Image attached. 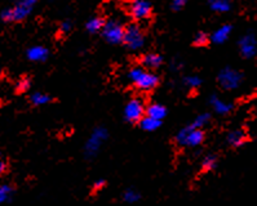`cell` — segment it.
<instances>
[{"label": "cell", "instance_id": "1", "mask_svg": "<svg viewBox=\"0 0 257 206\" xmlns=\"http://www.w3.org/2000/svg\"><path fill=\"white\" fill-rule=\"evenodd\" d=\"M39 0H16V3L10 8H6L0 13V18L7 24L22 22L33 13L34 8Z\"/></svg>", "mask_w": 257, "mask_h": 206}, {"label": "cell", "instance_id": "2", "mask_svg": "<svg viewBox=\"0 0 257 206\" xmlns=\"http://www.w3.org/2000/svg\"><path fill=\"white\" fill-rule=\"evenodd\" d=\"M128 79L136 86L137 89L143 92H149L155 89L161 82L159 76L150 72L145 67H135L128 72Z\"/></svg>", "mask_w": 257, "mask_h": 206}, {"label": "cell", "instance_id": "3", "mask_svg": "<svg viewBox=\"0 0 257 206\" xmlns=\"http://www.w3.org/2000/svg\"><path fill=\"white\" fill-rule=\"evenodd\" d=\"M204 140V132L203 129H198L191 125L182 128L179 133L176 134V142L180 146H188V147H197Z\"/></svg>", "mask_w": 257, "mask_h": 206}, {"label": "cell", "instance_id": "4", "mask_svg": "<svg viewBox=\"0 0 257 206\" xmlns=\"http://www.w3.org/2000/svg\"><path fill=\"white\" fill-rule=\"evenodd\" d=\"M243 74L233 67H225L218 72L217 82L225 90H235L243 82Z\"/></svg>", "mask_w": 257, "mask_h": 206}, {"label": "cell", "instance_id": "5", "mask_svg": "<svg viewBox=\"0 0 257 206\" xmlns=\"http://www.w3.org/2000/svg\"><path fill=\"white\" fill-rule=\"evenodd\" d=\"M109 133L106 130L105 128L98 126L96 128L92 134L89 136V138L87 140L84 146V154L88 158H96L97 154L100 152L101 147H102V143L107 140Z\"/></svg>", "mask_w": 257, "mask_h": 206}, {"label": "cell", "instance_id": "6", "mask_svg": "<svg viewBox=\"0 0 257 206\" xmlns=\"http://www.w3.org/2000/svg\"><path fill=\"white\" fill-rule=\"evenodd\" d=\"M123 44L131 50H139L145 44V35L139 24H128L124 31Z\"/></svg>", "mask_w": 257, "mask_h": 206}, {"label": "cell", "instance_id": "7", "mask_svg": "<svg viewBox=\"0 0 257 206\" xmlns=\"http://www.w3.org/2000/svg\"><path fill=\"white\" fill-rule=\"evenodd\" d=\"M124 31H125V28L120 22L116 21V20H109V21H105L101 34H102L103 39L109 44L116 46V44L123 42Z\"/></svg>", "mask_w": 257, "mask_h": 206}, {"label": "cell", "instance_id": "8", "mask_svg": "<svg viewBox=\"0 0 257 206\" xmlns=\"http://www.w3.org/2000/svg\"><path fill=\"white\" fill-rule=\"evenodd\" d=\"M145 106L144 102L140 98H134L125 104L124 108V118L131 124H136L140 122V120L145 116Z\"/></svg>", "mask_w": 257, "mask_h": 206}, {"label": "cell", "instance_id": "9", "mask_svg": "<svg viewBox=\"0 0 257 206\" xmlns=\"http://www.w3.org/2000/svg\"><path fill=\"white\" fill-rule=\"evenodd\" d=\"M153 13V6L149 0H134L130 6V16L135 21H145Z\"/></svg>", "mask_w": 257, "mask_h": 206}, {"label": "cell", "instance_id": "10", "mask_svg": "<svg viewBox=\"0 0 257 206\" xmlns=\"http://www.w3.org/2000/svg\"><path fill=\"white\" fill-rule=\"evenodd\" d=\"M238 46L243 58L251 60V58H253L257 54V39L252 32H248L245 35H243L239 39Z\"/></svg>", "mask_w": 257, "mask_h": 206}, {"label": "cell", "instance_id": "11", "mask_svg": "<svg viewBox=\"0 0 257 206\" xmlns=\"http://www.w3.org/2000/svg\"><path fill=\"white\" fill-rule=\"evenodd\" d=\"M209 104L213 108V111L216 114H218V115H227V114L233 111L234 107L233 103L224 100L222 98L218 97V96H215V94L211 96V98H209Z\"/></svg>", "mask_w": 257, "mask_h": 206}, {"label": "cell", "instance_id": "12", "mask_svg": "<svg viewBox=\"0 0 257 206\" xmlns=\"http://www.w3.org/2000/svg\"><path fill=\"white\" fill-rule=\"evenodd\" d=\"M26 57L29 61L31 62H44L48 60L49 57V49L47 46H31L26 52Z\"/></svg>", "mask_w": 257, "mask_h": 206}, {"label": "cell", "instance_id": "13", "mask_svg": "<svg viewBox=\"0 0 257 206\" xmlns=\"http://www.w3.org/2000/svg\"><path fill=\"white\" fill-rule=\"evenodd\" d=\"M231 31H233V26L231 24H222L218 28H216L212 35L209 36L212 42H215V44H224L227 39L231 35Z\"/></svg>", "mask_w": 257, "mask_h": 206}, {"label": "cell", "instance_id": "14", "mask_svg": "<svg viewBox=\"0 0 257 206\" xmlns=\"http://www.w3.org/2000/svg\"><path fill=\"white\" fill-rule=\"evenodd\" d=\"M141 64L149 70H155L163 64V57L158 53H149L141 58Z\"/></svg>", "mask_w": 257, "mask_h": 206}, {"label": "cell", "instance_id": "15", "mask_svg": "<svg viewBox=\"0 0 257 206\" xmlns=\"http://www.w3.org/2000/svg\"><path fill=\"white\" fill-rule=\"evenodd\" d=\"M226 140L231 147H240L247 142V134L240 129H235V130L230 132L226 136Z\"/></svg>", "mask_w": 257, "mask_h": 206}, {"label": "cell", "instance_id": "16", "mask_svg": "<svg viewBox=\"0 0 257 206\" xmlns=\"http://www.w3.org/2000/svg\"><path fill=\"white\" fill-rule=\"evenodd\" d=\"M139 124L143 130L155 132L157 129H159L162 126V120H158V118H152V116H149L145 114V116L140 120Z\"/></svg>", "mask_w": 257, "mask_h": 206}, {"label": "cell", "instance_id": "17", "mask_svg": "<svg viewBox=\"0 0 257 206\" xmlns=\"http://www.w3.org/2000/svg\"><path fill=\"white\" fill-rule=\"evenodd\" d=\"M211 10L216 13H226L233 6V0H208Z\"/></svg>", "mask_w": 257, "mask_h": 206}, {"label": "cell", "instance_id": "18", "mask_svg": "<svg viewBox=\"0 0 257 206\" xmlns=\"http://www.w3.org/2000/svg\"><path fill=\"white\" fill-rule=\"evenodd\" d=\"M103 24H105V20L100 16H94V17H91L88 20L87 24H85V28L89 34H97L102 31Z\"/></svg>", "mask_w": 257, "mask_h": 206}, {"label": "cell", "instance_id": "19", "mask_svg": "<svg viewBox=\"0 0 257 206\" xmlns=\"http://www.w3.org/2000/svg\"><path fill=\"white\" fill-rule=\"evenodd\" d=\"M146 115L152 116V118H158V120H162L167 116V108L161 104V103H153L146 108Z\"/></svg>", "mask_w": 257, "mask_h": 206}, {"label": "cell", "instance_id": "20", "mask_svg": "<svg viewBox=\"0 0 257 206\" xmlns=\"http://www.w3.org/2000/svg\"><path fill=\"white\" fill-rule=\"evenodd\" d=\"M30 102L33 106H44V104H48L52 102V97L49 94L35 92L30 96Z\"/></svg>", "mask_w": 257, "mask_h": 206}, {"label": "cell", "instance_id": "21", "mask_svg": "<svg viewBox=\"0 0 257 206\" xmlns=\"http://www.w3.org/2000/svg\"><path fill=\"white\" fill-rule=\"evenodd\" d=\"M217 165V158L213 154H208L206 158H203L202 161V170L203 172H211L213 170Z\"/></svg>", "mask_w": 257, "mask_h": 206}, {"label": "cell", "instance_id": "22", "mask_svg": "<svg viewBox=\"0 0 257 206\" xmlns=\"http://www.w3.org/2000/svg\"><path fill=\"white\" fill-rule=\"evenodd\" d=\"M211 120V115L209 114H202V115H198L197 118H194L193 122H191V126L198 128V129H203Z\"/></svg>", "mask_w": 257, "mask_h": 206}, {"label": "cell", "instance_id": "23", "mask_svg": "<svg viewBox=\"0 0 257 206\" xmlns=\"http://www.w3.org/2000/svg\"><path fill=\"white\" fill-rule=\"evenodd\" d=\"M31 88V79L28 76H22L21 79L16 84V92L17 93H26Z\"/></svg>", "mask_w": 257, "mask_h": 206}, {"label": "cell", "instance_id": "24", "mask_svg": "<svg viewBox=\"0 0 257 206\" xmlns=\"http://www.w3.org/2000/svg\"><path fill=\"white\" fill-rule=\"evenodd\" d=\"M184 84L186 85L188 88L195 89L202 85V79H200L199 76H197V75L186 76V78H184Z\"/></svg>", "mask_w": 257, "mask_h": 206}, {"label": "cell", "instance_id": "25", "mask_svg": "<svg viewBox=\"0 0 257 206\" xmlns=\"http://www.w3.org/2000/svg\"><path fill=\"white\" fill-rule=\"evenodd\" d=\"M140 198H141V196H140L139 192H137L136 190H132V188L127 190V191L123 194V200L125 201V202H128V204L137 202Z\"/></svg>", "mask_w": 257, "mask_h": 206}, {"label": "cell", "instance_id": "26", "mask_svg": "<svg viewBox=\"0 0 257 206\" xmlns=\"http://www.w3.org/2000/svg\"><path fill=\"white\" fill-rule=\"evenodd\" d=\"M13 194V188L10 184H2L0 186V204L6 202L10 200V197Z\"/></svg>", "mask_w": 257, "mask_h": 206}, {"label": "cell", "instance_id": "27", "mask_svg": "<svg viewBox=\"0 0 257 206\" xmlns=\"http://www.w3.org/2000/svg\"><path fill=\"white\" fill-rule=\"evenodd\" d=\"M209 38L206 32H198L195 36H194L193 44L195 46H206L209 42Z\"/></svg>", "mask_w": 257, "mask_h": 206}, {"label": "cell", "instance_id": "28", "mask_svg": "<svg viewBox=\"0 0 257 206\" xmlns=\"http://www.w3.org/2000/svg\"><path fill=\"white\" fill-rule=\"evenodd\" d=\"M186 4H188V0H172V2H171V8H172V10H175V12H179V10H181Z\"/></svg>", "mask_w": 257, "mask_h": 206}, {"label": "cell", "instance_id": "29", "mask_svg": "<svg viewBox=\"0 0 257 206\" xmlns=\"http://www.w3.org/2000/svg\"><path fill=\"white\" fill-rule=\"evenodd\" d=\"M71 30H73V24H71V21L66 20V21L61 22V24H60V32L61 34H69Z\"/></svg>", "mask_w": 257, "mask_h": 206}, {"label": "cell", "instance_id": "30", "mask_svg": "<svg viewBox=\"0 0 257 206\" xmlns=\"http://www.w3.org/2000/svg\"><path fill=\"white\" fill-rule=\"evenodd\" d=\"M106 186V182L103 180V179H98V180H96L93 184V190L94 191H101L103 187Z\"/></svg>", "mask_w": 257, "mask_h": 206}, {"label": "cell", "instance_id": "31", "mask_svg": "<svg viewBox=\"0 0 257 206\" xmlns=\"http://www.w3.org/2000/svg\"><path fill=\"white\" fill-rule=\"evenodd\" d=\"M6 170H7V164L4 162V161L0 160V176H3L4 173H6Z\"/></svg>", "mask_w": 257, "mask_h": 206}, {"label": "cell", "instance_id": "32", "mask_svg": "<svg viewBox=\"0 0 257 206\" xmlns=\"http://www.w3.org/2000/svg\"><path fill=\"white\" fill-rule=\"evenodd\" d=\"M171 67H172L173 70H177V68H180V67H181V64H180V62H173V64H171Z\"/></svg>", "mask_w": 257, "mask_h": 206}]
</instances>
